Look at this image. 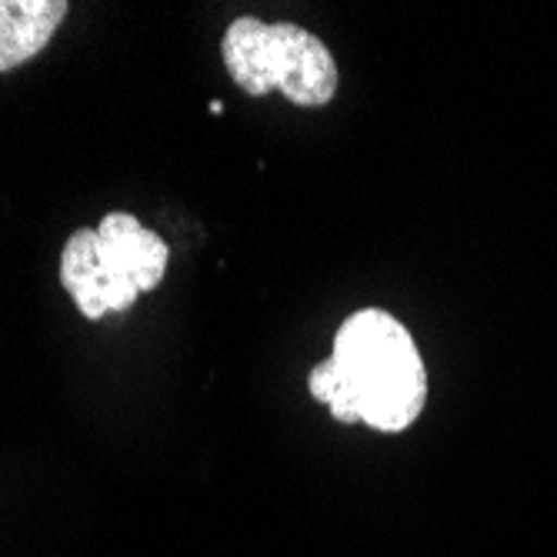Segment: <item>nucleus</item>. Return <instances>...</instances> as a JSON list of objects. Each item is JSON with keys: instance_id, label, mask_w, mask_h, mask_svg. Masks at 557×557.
I'll use <instances>...</instances> for the list:
<instances>
[{"instance_id": "f257e3e1", "label": "nucleus", "mask_w": 557, "mask_h": 557, "mask_svg": "<svg viewBox=\"0 0 557 557\" xmlns=\"http://www.w3.org/2000/svg\"><path fill=\"white\" fill-rule=\"evenodd\" d=\"M311 394L341 424L361 421L384 434L408 431L428 400L424 358L394 314L364 308L341 324L334 354L311 371Z\"/></svg>"}, {"instance_id": "7ed1b4c3", "label": "nucleus", "mask_w": 557, "mask_h": 557, "mask_svg": "<svg viewBox=\"0 0 557 557\" xmlns=\"http://www.w3.org/2000/svg\"><path fill=\"white\" fill-rule=\"evenodd\" d=\"M171 250L158 231H147L134 214L114 211L97 224V261L108 271L111 284L131 304L164 281Z\"/></svg>"}, {"instance_id": "f03ea898", "label": "nucleus", "mask_w": 557, "mask_h": 557, "mask_svg": "<svg viewBox=\"0 0 557 557\" xmlns=\"http://www.w3.org/2000/svg\"><path fill=\"white\" fill-rule=\"evenodd\" d=\"M231 81L250 97L281 90L297 108H324L337 90V64L321 37L297 24L237 17L221 44Z\"/></svg>"}, {"instance_id": "39448f33", "label": "nucleus", "mask_w": 557, "mask_h": 557, "mask_svg": "<svg viewBox=\"0 0 557 557\" xmlns=\"http://www.w3.org/2000/svg\"><path fill=\"white\" fill-rule=\"evenodd\" d=\"M67 11L64 0H0V74L37 58Z\"/></svg>"}, {"instance_id": "20e7f679", "label": "nucleus", "mask_w": 557, "mask_h": 557, "mask_svg": "<svg viewBox=\"0 0 557 557\" xmlns=\"http://www.w3.org/2000/svg\"><path fill=\"white\" fill-rule=\"evenodd\" d=\"M61 284L87 321H100L111 311H127L124 297L97 261V227H81L67 237L61 255Z\"/></svg>"}]
</instances>
